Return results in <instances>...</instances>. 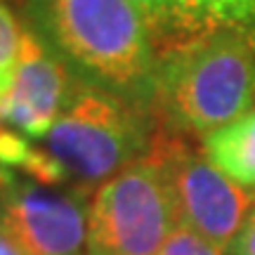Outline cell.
I'll list each match as a JSON object with an SVG mask.
<instances>
[{"instance_id":"obj_1","label":"cell","mask_w":255,"mask_h":255,"mask_svg":"<svg viewBox=\"0 0 255 255\" xmlns=\"http://www.w3.org/2000/svg\"><path fill=\"white\" fill-rule=\"evenodd\" d=\"M154 88L177 126L210 135L253 109L255 52L232 33L210 31L165 50Z\"/></svg>"},{"instance_id":"obj_2","label":"cell","mask_w":255,"mask_h":255,"mask_svg":"<svg viewBox=\"0 0 255 255\" xmlns=\"http://www.w3.org/2000/svg\"><path fill=\"white\" fill-rule=\"evenodd\" d=\"M57 45L97 78L154 81V33L132 0H38Z\"/></svg>"},{"instance_id":"obj_3","label":"cell","mask_w":255,"mask_h":255,"mask_svg":"<svg viewBox=\"0 0 255 255\" xmlns=\"http://www.w3.org/2000/svg\"><path fill=\"white\" fill-rule=\"evenodd\" d=\"M175 227L170 184L144 158L97 189L88 210V255H156Z\"/></svg>"},{"instance_id":"obj_4","label":"cell","mask_w":255,"mask_h":255,"mask_svg":"<svg viewBox=\"0 0 255 255\" xmlns=\"http://www.w3.org/2000/svg\"><path fill=\"white\" fill-rule=\"evenodd\" d=\"M139 144L135 119L97 90L78 92L45 135V154L59 165L64 180L83 184L121 173Z\"/></svg>"},{"instance_id":"obj_5","label":"cell","mask_w":255,"mask_h":255,"mask_svg":"<svg viewBox=\"0 0 255 255\" xmlns=\"http://www.w3.org/2000/svg\"><path fill=\"white\" fill-rule=\"evenodd\" d=\"M149 158L170 184L177 225L194 229L220 251H229L253 206L251 194L220 173L206 156L175 139H158Z\"/></svg>"},{"instance_id":"obj_6","label":"cell","mask_w":255,"mask_h":255,"mask_svg":"<svg viewBox=\"0 0 255 255\" xmlns=\"http://www.w3.org/2000/svg\"><path fill=\"white\" fill-rule=\"evenodd\" d=\"M0 232L24 255H83L88 210L78 199L24 184L5 194Z\"/></svg>"},{"instance_id":"obj_7","label":"cell","mask_w":255,"mask_h":255,"mask_svg":"<svg viewBox=\"0 0 255 255\" xmlns=\"http://www.w3.org/2000/svg\"><path fill=\"white\" fill-rule=\"evenodd\" d=\"M66 102V73L57 59L45 52L33 33L24 31L21 55L12 88L0 102V119L9 121L31 139L45 137Z\"/></svg>"},{"instance_id":"obj_8","label":"cell","mask_w":255,"mask_h":255,"mask_svg":"<svg viewBox=\"0 0 255 255\" xmlns=\"http://www.w3.org/2000/svg\"><path fill=\"white\" fill-rule=\"evenodd\" d=\"M206 158L239 187H255V111L203 139Z\"/></svg>"},{"instance_id":"obj_9","label":"cell","mask_w":255,"mask_h":255,"mask_svg":"<svg viewBox=\"0 0 255 255\" xmlns=\"http://www.w3.org/2000/svg\"><path fill=\"white\" fill-rule=\"evenodd\" d=\"M196 33L225 31L255 52V0H180Z\"/></svg>"},{"instance_id":"obj_10","label":"cell","mask_w":255,"mask_h":255,"mask_svg":"<svg viewBox=\"0 0 255 255\" xmlns=\"http://www.w3.org/2000/svg\"><path fill=\"white\" fill-rule=\"evenodd\" d=\"M132 2L149 21L154 38L170 40L168 47L180 45L184 40H191V38L199 36L180 0H132Z\"/></svg>"},{"instance_id":"obj_11","label":"cell","mask_w":255,"mask_h":255,"mask_svg":"<svg viewBox=\"0 0 255 255\" xmlns=\"http://www.w3.org/2000/svg\"><path fill=\"white\" fill-rule=\"evenodd\" d=\"M21 40H24V31L19 28L17 19L7 9V5L0 2V102L5 100L14 81L19 55H21Z\"/></svg>"},{"instance_id":"obj_12","label":"cell","mask_w":255,"mask_h":255,"mask_svg":"<svg viewBox=\"0 0 255 255\" xmlns=\"http://www.w3.org/2000/svg\"><path fill=\"white\" fill-rule=\"evenodd\" d=\"M156 255H222L218 246L199 237L194 229L177 225Z\"/></svg>"},{"instance_id":"obj_13","label":"cell","mask_w":255,"mask_h":255,"mask_svg":"<svg viewBox=\"0 0 255 255\" xmlns=\"http://www.w3.org/2000/svg\"><path fill=\"white\" fill-rule=\"evenodd\" d=\"M229 255H255V210L246 218L239 237L229 248Z\"/></svg>"},{"instance_id":"obj_14","label":"cell","mask_w":255,"mask_h":255,"mask_svg":"<svg viewBox=\"0 0 255 255\" xmlns=\"http://www.w3.org/2000/svg\"><path fill=\"white\" fill-rule=\"evenodd\" d=\"M0 255H24V253H21V251H19L5 234L0 232Z\"/></svg>"},{"instance_id":"obj_15","label":"cell","mask_w":255,"mask_h":255,"mask_svg":"<svg viewBox=\"0 0 255 255\" xmlns=\"http://www.w3.org/2000/svg\"><path fill=\"white\" fill-rule=\"evenodd\" d=\"M14 2H26V0H14Z\"/></svg>"},{"instance_id":"obj_16","label":"cell","mask_w":255,"mask_h":255,"mask_svg":"<svg viewBox=\"0 0 255 255\" xmlns=\"http://www.w3.org/2000/svg\"><path fill=\"white\" fill-rule=\"evenodd\" d=\"M0 130H2V128H0Z\"/></svg>"}]
</instances>
